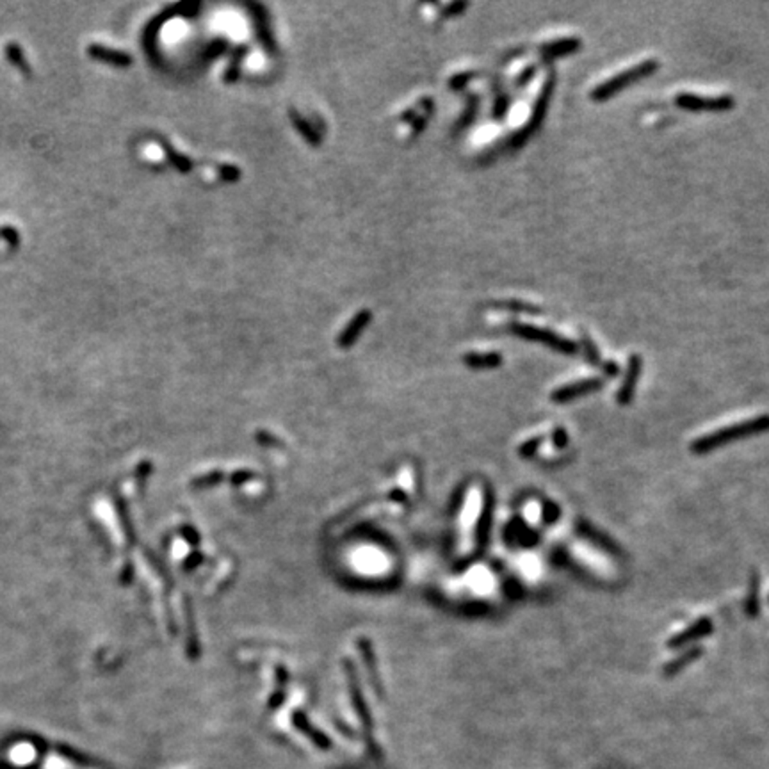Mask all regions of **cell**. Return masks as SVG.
I'll list each match as a JSON object with an SVG mask.
<instances>
[{
  "mask_svg": "<svg viewBox=\"0 0 769 769\" xmlns=\"http://www.w3.org/2000/svg\"><path fill=\"white\" fill-rule=\"evenodd\" d=\"M769 431V415H761L757 419H748V421L737 422V424H732L728 428H721L714 433H709L704 437L697 438L691 445V451L697 452V454H704V452L712 451V449H718L725 444H730V442L737 440V438L751 437V435H761V433Z\"/></svg>",
  "mask_w": 769,
  "mask_h": 769,
  "instance_id": "cell-1",
  "label": "cell"
},
{
  "mask_svg": "<svg viewBox=\"0 0 769 769\" xmlns=\"http://www.w3.org/2000/svg\"><path fill=\"white\" fill-rule=\"evenodd\" d=\"M657 70H659V61H655V59H647V61L643 63H638V65L631 66V68L624 70V72H620L618 75L611 77V79L604 81L602 84H598L597 88L591 91V100H593V102H605V100H609L611 96L618 95L620 91L627 89L629 86H632L634 82L643 81V79H647V77L654 75Z\"/></svg>",
  "mask_w": 769,
  "mask_h": 769,
  "instance_id": "cell-2",
  "label": "cell"
},
{
  "mask_svg": "<svg viewBox=\"0 0 769 769\" xmlns=\"http://www.w3.org/2000/svg\"><path fill=\"white\" fill-rule=\"evenodd\" d=\"M509 331L515 333L517 337L525 339V341H532L538 342V344L547 346V348L563 353V355H575L579 351L577 342L563 337V335H559L556 331H551V329L538 328V326L532 324H524V322H513V324H509Z\"/></svg>",
  "mask_w": 769,
  "mask_h": 769,
  "instance_id": "cell-3",
  "label": "cell"
},
{
  "mask_svg": "<svg viewBox=\"0 0 769 769\" xmlns=\"http://www.w3.org/2000/svg\"><path fill=\"white\" fill-rule=\"evenodd\" d=\"M554 86H556V75L554 73H551V75L547 77L545 84L541 86V91L538 93V98H536L534 107H532L531 118H529V121L522 126L517 134L513 136L511 146L518 148V146L524 145V143L527 141V139L531 138L536 131H538V126L541 125V121H544L545 118V112H547L548 109V102H551V96L552 93H554Z\"/></svg>",
  "mask_w": 769,
  "mask_h": 769,
  "instance_id": "cell-4",
  "label": "cell"
},
{
  "mask_svg": "<svg viewBox=\"0 0 769 769\" xmlns=\"http://www.w3.org/2000/svg\"><path fill=\"white\" fill-rule=\"evenodd\" d=\"M675 104L681 109L685 111H730L735 107V98L732 95H720V96H704V95H695V93H678L675 96Z\"/></svg>",
  "mask_w": 769,
  "mask_h": 769,
  "instance_id": "cell-5",
  "label": "cell"
},
{
  "mask_svg": "<svg viewBox=\"0 0 769 769\" xmlns=\"http://www.w3.org/2000/svg\"><path fill=\"white\" fill-rule=\"evenodd\" d=\"M604 387V379L600 378H588V379H579V381L570 383V385H563V387L556 388L551 394L552 402H558V405H565V402H570L574 399L581 397V395L591 394V392H597Z\"/></svg>",
  "mask_w": 769,
  "mask_h": 769,
  "instance_id": "cell-6",
  "label": "cell"
},
{
  "mask_svg": "<svg viewBox=\"0 0 769 769\" xmlns=\"http://www.w3.org/2000/svg\"><path fill=\"white\" fill-rule=\"evenodd\" d=\"M641 371H643V358H641L639 355H632L631 358H629L627 374H625L624 383H622L620 390H618L617 394L618 405L622 406L631 405L632 397H634L636 385H638V379L639 376H641Z\"/></svg>",
  "mask_w": 769,
  "mask_h": 769,
  "instance_id": "cell-7",
  "label": "cell"
},
{
  "mask_svg": "<svg viewBox=\"0 0 769 769\" xmlns=\"http://www.w3.org/2000/svg\"><path fill=\"white\" fill-rule=\"evenodd\" d=\"M712 632V622L709 620V618H700V620H697L695 624L689 625L685 631L678 632L677 636H673V638L668 641V645L670 647H682V645H688L691 643V641H697V639H702L704 636L711 634Z\"/></svg>",
  "mask_w": 769,
  "mask_h": 769,
  "instance_id": "cell-8",
  "label": "cell"
},
{
  "mask_svg": "<svg viewBox=\"0 0 769 769\" xmlns=\"http://www.w3.org/2000/svg\"><path fill=\"white\" fill-rule=\"evenodd\" d=\"M582 46L581 39L579 38H561L556 39V41H548L545 45L540 46V54L544 55V59L551 61V59L563 58V55L574 54Z\"/></svg>",
  "mask_w": 769,
  "mask_h": 769,
  "instance_id": "cell-9",
  "label": "cell"
},
{
  "mask_svg": "<svg viewBox=\"0 0 769 769\" xmlns=\"http://www.w3.org/2000/svg\"><path fill=\"white\" fill-rule=\"evenodd\" d=\"M371 319H372V314L369 310H362L360 314H356V317L349 322L348 328L341 333V337H339V346H341V348H349V346L355 344L358 335L364 331V328L369 324Z\"/></svg>",
  "mask_w": 769,
  "mask_h": 769,
  "instance_id": "cell-10",
  "label": "cell"
},
{
  "mask_svg": "<svg viewBox=\"0 0 769 769\" xmlns=\"http://www.w3.org/2000/svg\"><path fill=\"white\" fill-rule=\"evenodd\" d=\"M89 54H91L95 59H98V61L107 63V65H114V66L132 65V59L129 54L119 52V50L105 48V46H100V45L91 46V48H89Z\"/></svg>",
  "mask_w": 769,
  "mask_h": 769,
  "instance_id": "cell-11",
  "label": "cell"
},
{
  "mask_svg": "<svg viewBox=\"0 0 769 769\" xmlns=\"http://www.w3.org/2000/svg\"><path fill=\"white\" fill-rule=\"evenodd\" d=\"M464 364L472 369H494L502 364L501 353H467Z\"/></svg>",
  "mask_w": 769,
  "mask_h": 769,
  "instance_id": "cell-12",
  "label": "cell"
},
{
  "mask_svg": "<svg viewBox=\"0 0 769 769\" xmlns=\"http://www.w3.org/2000/svg\"><path fill=\"white\" fill-rule=\"evenodd\" d=\"M702 652H704V650H702L700 647L693 648V650H688L685 654H682L681 657L673 659L671 662L664 664V675H666V677H673V675H677L678 671L684 670L685 666L691 664L693 661H697V659L702 655Z\"/></svg>",
  "mask_w": 769,
  "mask_h": 769,
  "instance_id": "cell-13",
  "label": "cell"
},
{
  "mask_svg": "<svg viewBox=\"0 0 769 769\" xmlns=\"http://www.w3.org/2000/svg\"><path fill=\"white\" fill-rule=\"evenodd\" d=\"M36 750L34 747L27 744V742H22V744H16L11 751H9V761L16 765H27L34 761Z\"/></svg>",
  "mask_w": 769,
  "mask_h": 769,
  "instance_id": "cell-14",
  "label": "cell"
},
{
  "mask_svg": "<svg viewBox=\"0 0 769 769\" xmlns=\"http://www.w3.org/2000/svg\"><path fill=\"white\" fill-rule=\"evenodd\" d=\"M291 119H292V123H294L296 129L301 132V136L306 139V141L310 143L312 146L319 145V138H317V134L314 132V129H310V125H308V123H306L305 119H303L301 116L298 114V112L291 111Z\"/></svg>",
  "mask_w": 769,
  "mask_h": 769,
  "instance_id": "cell-15",
  "label": "cell"
},
{
  "mask_svg": "<svg viewBox=\"0 0 769 769\" xmlns=\"http://www.w3.org/2000/svg\"><path fill=\"white\" fill-rule=\"evenodd\" d=\"M581 342H582V349H584V355L586 358H588L591 364L598 365L600 364V351H598L597 346L593 344V341L589 339L588 333L581 331Z\"/></svg>",
  "mask_w": 769,
  "mask_h": 769,
  "instance_id": "cell-16",
  "label": "cell"
},
{
  "mask_svg": "<svg viewBox=\"0 0 769 769\" xmlns=\"http://www.w3.org/2000/svg\"><path fill=\"white\" fill-rule=\"evenodd\" d=\"M497 306H502V308H508V310H515V312H527V314L531 315H538L541 312L540 306H536V305H531V303H522V301H506V303H497Z\"/></svg>",
  "mask_w": 769,
  "mask_h": 769,
  "instance_id": "cell-17",
  "label": "cell"
},
{
  "mask_svg": "<svg viewBox=\"0 0 769 769\" xmlns=\"http://www.w3.org/2000/svg\"><path fill=\"white\" fill-rule=\"evenodd\" d=\"M757 611H758V579L757 575H754L750 584V595H748V602H747V612L750 614V617H755Z\"/></svg>",
  "mask_w": 769,
  "mask_h": 769,
  "instance_id": "cell-18",
  "label": "cell"
},
{
  "mask_svg": "<svg viewBox=\"0 0 769 769\" xmlns=\"http://www.w3.org/2000/svg\"><path fill=\"white\" fill-rule=\"evenodd\" d=\"M166 153H168L169 161H171L173 164L176 166V168L180 169L182 173H189V171H191V168H192L191 162H189L185 157H182V155H178V153H176L175 150H173V148H168V146H166Z\"/></svg>",
  "mask_w": 769,
  "mask_h": 769,
  "instance_id": "cell-19",
  "label": "cell"
},
{
  "mask_svg": "<svg viewBox=\"0 0 769 769\" xmlns=\"http://www.w3.org/2000/svg\"><path fill=\"white\" fill-rule=\"evenodd\" d=\"M43 769H79V768H75L72 762H68L66 758L59 757V755H50V757L46 758L45 768H43Z\"/></svg>",
  "mask_w": 769,
  "mask_h": 769,
  "instance_id": "cell-20",
  "label": "cell"
},
{
  "mask_svg": "<svg viewBox=\"0 0 769 769\" xmlns=\"http://www.w3.org/2000/svg\"><path fill=\"white\" fill-rule=\"evenodd\" d=\"M8 58H9V61H11L13 65L18 66V68L27 70V65H25V61H23L22 50L18 48V45H9L8 46Z\"/></svg>",
  "mask_w": 769,
  "mask_h": 769,
  "instance_id": "cell-21",
  "label": "cell"
},
{
  "mask_svg": "<svg viewBox=\"0 0 769 769\" xmlns=\"http://www.w3.org/2000/svg\"><path fill=\"white\" fill-rule=\"evenodd\" d=\"M474 79V73H461V75H456L451 79V89H461L467 86L468 81H472Z\"/></svg>",
  "mask_w": 769,
  "mask_h": 769,
  "instance_id": "cell-22",
  "label": "cell"
},
{
  "mask_svg": "<svg viewBox=\"0 0 769 769\" xmlns=\"http://www.w3.org/2000/svg\"><path fill=\"white\" fill-rule=\"evenodd\" d=\"M508 107H509V98L506 95H502L501 98H497V102H495V109H494V116L497 119L504 118V114L508 112Z\"/></svg>",
  "mask_w": 769,
  "mask_h": 769,
  "instance_id": "cell-23",
  "label": "cell"
},
{
  "mask_svg": "<svg viewBox=\"0 0 769 769\" xmlns=\"http://www.w3.org/2000/svg\"><path fill=\"white\" fill-rule=\"evenodd\" d=\"M541 438H532V440L525 442L524 445L520 447V454L525 456V458H531V456H534L536 449H538V445H540Z\"/></svg>",
  "mask_w": 769,
  "mask_h": 769,
  "instance_id": "cell-24",
  "label": "cell"
},
{
  "mask_svg": "<svg viewBox=\"0 0 769 769\" xmlns=\"http://www.w3.org/2000/svg\"><path fill=\"white\" fill-rule=\"evenodd\" d=\"M534 73H536V66H534V65L529 66V68H525L524 72H522L520 75H518V79H517V88H524V86L527 84L529 81H531L532 77H534Z\"/></svg>",
  "mask_w": 769,
  "mask_h": 769,
  "instance_id": "cell-25",
  "label": "cell"
},
{
  "mask_svg": "<svg viewBox=\"0 0 769 769\" xmlns=\"http://www.w3.org/2000/svg\"><path fill=\"white\" fill-rule=\"evenodd\" d=\"M552 438H554V444L558 445V447H565V445H567V442H568L567 431H565V429H561V428L556 429L554 435H552Z\"/></svg>",
  "mask_w": 769,
  "mask_h": 769,
  "instance_id": "cell-26",
  "label": "cell"
},
{
  "mask_svg": "<svg viewBox=\"0 0 769 769\" xmlns=\"http://www.w3.org/2000/svg\"><path fill=\"white\" fill-rule=\"evenodd\" d=\"M467 8H468L467 2H454V4H451L447 9H445L444 16H456L458 13H461L464 9H467Z\"/></svg>",
  "mask_w": 769,
  "mask_h": 769,
  "instance_id": "cell-27",
  "label": "cell"
},
{
  "mask_svg": "<svg viewBox=\"0 0 769 769\" xmlns=\"http://www.w3.org/2000/svg\"><path fill=\"white\" fill-rule=\"evenodd\" d=\"M221 175L225 180H237L241 173L237 171V168H232V166H223Z\"/></svg>",
  "mask_w": 769,
  "mask_h": 769,
  "instance_id": "cell-28",
  "label": "cell"
},
{
  "mask_svg": "<svg viewBox=\"0 0 769 769\" xmlns=\"http://www.w3.org/2000/svg\"><path fill=\"white\" fill-rule=\"evenodd\" d=\"M545 513H547L545 515V520L547 522H554L559 517V509L554 504H545Z\"/></svg>",
  "mask_w": 769,
  "mask_h": 769,
  "instance_id": "cell-29",
  "label": "cell"
},
{
  "mask_svg": "<svg viewBox=\"0 0 769 769\" xmlns=\"http://www.w3.org/2000/svg\"><path fill=\"white\" fill-rule=\"evenodd\" d=\"M604 371H605V374H607V376H618V372H620V367H618V364H614V362H605Z\"/></svg>",
  "mask_w": 769,
  "mask_h": 769,
  "instance_id": "cell-30",
  "label": "cell"
}]
</instances>
